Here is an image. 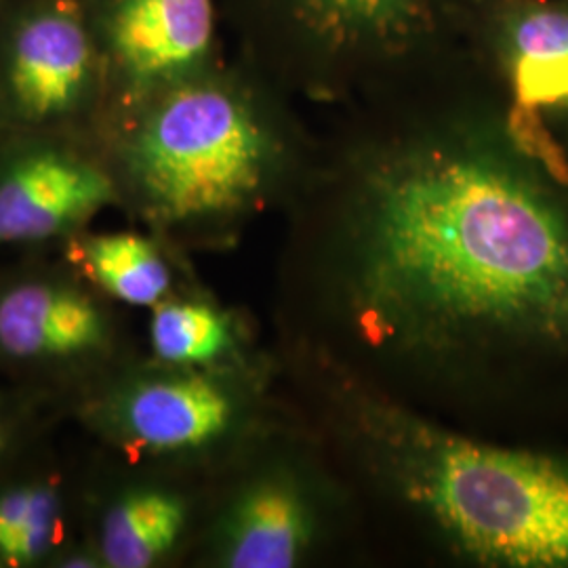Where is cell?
I'll return each mask as SVG.
<instances>
[{
	"mask_svg": "<svg viewBox=\"0 0 568 568\" xmlns=\"http://www.w3.org/2000/svg\"><path fill=\"white\" fill-rule=\"evenodd\" d=\"M323 255L366 358L488 392L568 386V185L509 133L371 166Z\"/></svg>",
	"mask_w": 568,
	"mask_h": 568,
	"instance_id": "6da1fadb",
	"label": "cell"
},
{
	"mask_svg": "<svg viewBox=\"0 0 568 568\" xmlns=\"http://www.w3.org/2000/svg\"><path fill=\"white\" fill-rule=\"evenodd\" d=\"M95 143L121 204L166 232L234 224L264 203L281 164L257 93L217 63L108 122Z\"/></svg>",
	"mask_w": 568,
	"mask_h": 568,
	"instance_id": "7a4b0ae2",
	"label": "cell"
},
{
	"mask_svg": "<svg viewBox=\"0 0 568 568\" xmlns=\"http://www.w3.org/2000/svg\"><path fill=\"white\" fill-rule=\"evenodd\" d=\"M356 419L392 488L478 565L568 568V457L478 443L363 398Z\"/></svg>",
	"mask_w": 568,
	"mask_h": 568,
	"instance_id": "3957f363",
	"label": "cell"
},
{
	"mask_svg": "<svg viewBox=\"0 0 568 568\" xmlns=\"http://www.w3.org/2000/svg\"><path fill=\"white\" fill-rule=\"evenodd\" d=\"M0 103L13 131L95 142L103 72L82 0H4Z\"/></svg>",
	"mask_w": 568,
	"mask_h": 568,
	"instance_id": "277c9868",
	"label": "cell"
},
{
	"mask_svg": "<svg viewBox=\"0 0 568 568\" xmlns=\"http://www.w3.org/2000/svg\"><path fill=\"white\" fill-rule=\"evenodd\" d=\"M82 2L102 61L100 131L159 91L217 63L213 0Z\"/></svg>",
	"mask_w": 568,
	"mask_h": 568,
	"instance_id": "5b68a950",
	"label": "cell"
},
{
	"mask_svg": "<svg viewBox=\"0 0 568 568\" xmlns=\"http://www.w3.org/2000/svg\"><path fill=\"white\" fill-rule=\"evenodd\" d=\"M121 204L98 143L13 131L0 142V246L70 236Z\"/></svg>",
	"mask_w": 568,
	"mask_h": 568,
	"instance_id": "8992f818",
	"label": "cell"
},
{
	"mask_svg": "<svg viewBox=\"0 0 568 568\" xmlns=\"http://www.w3.org/2000/svg\"><path fill=\"white\" fill-rule=\"evenodd\" d=\"M504 55L509 138L568 185V4L527 2L514 11Z\"/></svg>",
	"mask_w": 568,
	"mask_h": 568,
	"instance_id": "52a82bcc",
	"label": "cell"
},
{
	"mask_svg": "<svg viewBox=\"0 0 568 568\" xmlns=\"http://www.w3.org/2000/svg\"><path fill=\"white\" fill-rule=\"evenodd\" d=\"M116 426L148 453H183L217 443L236 417L232 394L199 373L140 379L119 396Z\"/></svg>",
	"mask_w": 568,
	"mask_h": 568,
	"instance_id": "ba28073f",
	"label": "cell"
},
{
	"mask_svg": "<svg viewBox=\"0 0 568 568\" xmlns=\"http://www.w3.org/2000/svg\"><path fill=\"white\" fill-rule=\"evenodd\" d=\"M105 342V314L79 288L28 281L0 293V352L16 361H72Z\"/></svg>",
	"mask_w": 568,
	"mask_h": 568,
	"instance_id": "9c48e42d",
	"label": "cell"
},
{
	"mask_svg": "<svg viewBox=\"0 0 568 568\" xmlns=\"http://www.w3.org/2000/svg\"><path fill=\"white\" fill-rule=\"evenodd\" d=\"M312 523L304 497L283 478L246 488L225 518L222 565L232 568L293 567L310 544Z\"/></svg>",
	"mask_w": 568,
	"mask_h": 568,
	"instance_id": "30bf717a",
	"label": "cell"
},
{
	"mask_svg": "<svg viewBox=\"0 0 568 568\" xmlns=\"http://www.w3.org/2000/svg\"><path fill=\"white\" fill-rule=\"evenodd\" d=\"M187 509L178 495L161 488H135L119 497L103 516L100 558L103 567L148 568L178 546Z\"/></svg>",
	"mask_w": 568,
	"mask_h": 568,
	"instance_id": "8fae6325",
	"label": "cell"
},
{
	"mask_svg": "<svg viewBox=\"0 0 568 568\" xmlns=\"http://www.w3.org/2000/svg\"><path fill=\"white\" fill-rule=\"evenodd\" d=\"M84 272L122 304L154 307L171 286V270L159 248L135 232L95 234L81 244Z\"/></svg>",
	"mask_w": 568,
	"mask_h": 568,
	"instance_id": "7c38bea8",
	"label": "cell"
},
{
	"mask_svg": "<svg viewBox=\"0 0 568 568\" xmlns=\"http://www.w3.org/2000/svg\"><path fill=\"white\" fill-rule=\"evenodd\" d=\"M272 0H241L246 21L264 13ZM295 13L337 44L405 39L424 13L422 0H284Z\"/></svg>",
	"mask_w": 568,
	"mask_h": 568,
	"instance_id": "4fadbf2b",
	"label": "cell"
},
{
	"mask_svg": "<svg viewBox=\"0 0 568 568\" xmlns=\"http://www.w3.org/2000/svg\"><path fill=\"white\" fill-rule=\"evenodd\" d=\"M150 344L159 361L185 368L222 361L234 345V335L230 321L211 305L161 302L154 305Z\"/></svg>",
	"mask_w": 568,
	"mask_h": 568,
	"instance_id": "5bb4252c",
	"label": "cell"
},
{
	"mask_svg": "<svg viewBox=\"0 0 568 568\" xmlns=\"http://www.w3.org/2000/svg\"><path fill=\"white\" fill-rule=\"evenodd\" d=\"M60 525V504L44 485H23L0 495V565L18 568L39 562Z\"/></svg>",
	"mask_w": 568,
	"mask_h": 568,
	"instance_id": "9a60e30c",
	"label": "cell"
},
{
	"mask_svg": "<svg viewBox=\"0 0 568 568\" xmlns=\"http://www.w3.org/2000/svg\"><path fill=\"white\" fill-rule=\"evenodd\" d=\"M11 133H13V129H11L9 119H7V114H4V108H2V103H0V142H2L7 135H11Z\"/></svg>",
	"mask_w": 568,
	"mask_h": 568,
	"instance_id": "2e32d148",
	"label": "cell"
},
{
	"mask_svg": "<svg viewBox=\"0 0 568 568\" xmlns=\"http://www.w3.org/2000/svg\"><path fill=\"white\" fill-rule=\"evenodd\" d=\"M0 447H2V432H0Z\"/></svg>",
	"mask_w": 568,
	"mask_h": 568,
	"instance_id": "e0dca14e",
	"label": "cell"
},
{
	"mask_svg": "<svg viewBox=\"0 0 568 568\" xmlns=\"http://www.w3.org/2000/svg\"><path fill=\"white\" fill-rule=\"evenodd\" d=\"M2 4H4V0H0V9H2Z\"/></svg>",
	"mask_w": 568,
	"mask_h": 568,
	"instance_id": "ac0fdd59",
	"label": "cell"
}]
</instances>
